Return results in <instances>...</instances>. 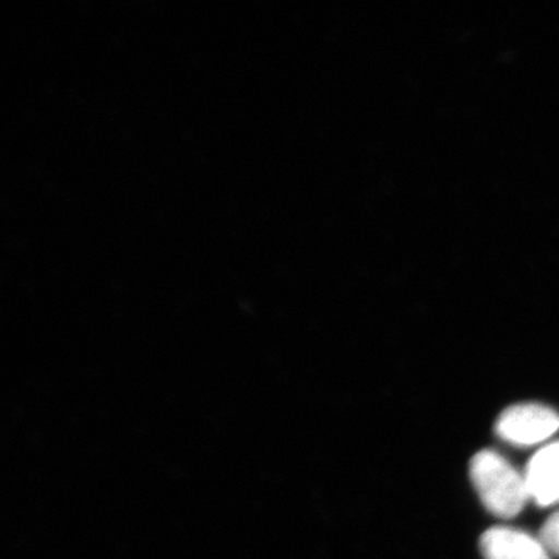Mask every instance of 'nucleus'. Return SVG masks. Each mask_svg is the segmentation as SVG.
Instances as JSON below:
<instances>
[{
    "mask_svg": "<svg viewBox=\"0 0 559 559\" xmlns=\"http://www.w3.org/2000/svg\"><path fill=\"white\" fill-rule=\"evenodd\" d=\"M469 471L477 495L495 516L510 520L521 513L530 499L527 484L502 455L480 451L471 460Z\"/></svg>",
    "mask_w": 559,
    "mask_h": 559,
    "instance_id": "nucleus-1",
    "label": "nucleus"
},
{
    "mask_svg": "<svg viewBox=\"0 0 559 559\" xmlns=\"http://www.w3.org/2000/svg\"><path fill=\"white\" fill-rule=\"evenodd\" d=\"M559 429V414L543 404H518L500 414L496 432L514 447H535Z\"/></svg>",
    "mask_w": 559,
    "mask_h": 559,
    "instance_id": "nucleus-2",
    "label": "nucleus"
},
{
    "mask_svg": "<svg viewBox=\"0 0 559 559\" xmlns=\"http://www.w3.org/2000/svg\"><path fill=\"white\" fill-rule=\"evenodd\" d=\"M485 559H550L543 540L509 527L489 528L480 539Z\"/></svg>",
    "mask_w": 559,
    "mask_h": 559,
    "instance_id": "nucleus-3",
    "label": "nucleus"
},
{
    "mask_svg": "<svg viewBox=\"0 0 559 559\" xmlns=\"http://www.w3.org/2000/svg\"><path fill=\"white\" fill-rule=\"evenodd\" d=\"M528 496L539 507L559 502V441L536 452L524 474Z\"/></svg>",
    "mask_w": 559,
    "mask_h": 559,
    "instance_id": "nucleus-4",
    "label": "nucleus"
},
{
    "mask_svg": "<svg viewBox=\"0 0 559 559\" xmlns=\"http://www.w3.org/2000/svg\"><path fill=\"white\" fill-rule=\"evenodd\" d=\"M539 539L543 540L544 546L547 547L550 554L559 557V511L551 514L546 524L543 525Z\"/></svg>",
    "mask_w": 559,
    "mask_h": 559,
    "instance_id": "nucleus-5",
    "label": "nucleus"
}]
</instances>
